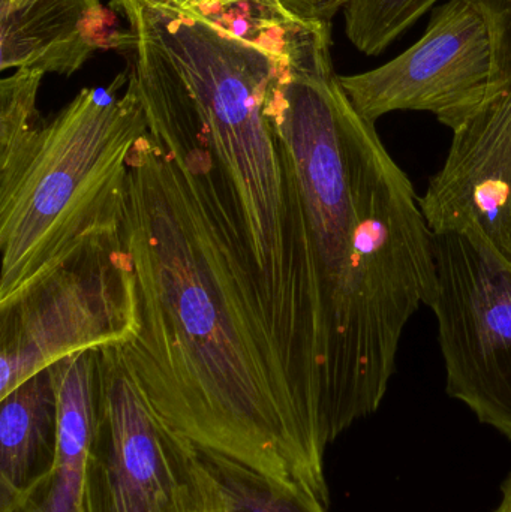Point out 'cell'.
I'll return each instance as SVG.
<instances>
[{
    "instance_id": "1",
    "label": "cell",
    "mask_w": 511,
    "mask_h": 512,
    "mask_svg": "<svg viewBox=\"0 0 511 512\" xmlns=\"http://www.w3.org/2000/svg\"><path fill=\"white\" fill-rule=\"evenodd\" d=\"M147 132L128 158L120 236L137 333L119 346L150 405L207 453L308 487L323 447L276 339L224 171L182 74H137Z\"/></svg>"
},
{
    "instance_id": "2",
    "label": "cell",
    "mask_w": 511,
    "mask_h": 512,
    "mask_svg": "<svg viewBox=\"0 0 511 512\" xmlns=\"http://www.w3.org/2000/svg\"><path fill=\"white\" fill-rule=\"evenodd\" d=\"M44 72L0 81V309L120 230L128 158L147 132L134 71L83 89L51 120Z\"/></svg>"
},
{
    "instance_id": "3",
    "label": "cell",
    "mask_w": 511,
    "mask_h": 512,
    "mask_svg": "<svg viewBox=\"0 0 511 512\" xmlns=\"http://www.w3.org/2000/svg\"><path fill=\"white\" fill-rule=\"evenodd\" d=\"M437 283L435 234L413 183L384 147L366 188L356 261L327 321V444L380 408L402 333L420 306H432Z\"/></svg>"
},
{
    "instance_id": "4",
    "label": "cell",
    "mask_w": 511,
    "mask_h": 512,
    "mask_svg": "<svg viewBox=\"0 0 511 512\" xmlns=\"http://www.w3.org/2000/svg\"><path fill=\"white\" fill-rule=\"evenodd\" d=\"M98 351V403L81 512H225L203 451L153 409L119 346Z\"/></svg>"
},
{
    "instance_id": "5",
    "label": "cell",
    "mask_w": 511,
    "mask_h": 512,
    "mask_svg": "<svg viewBox=\"0 0 511 512\" xmlns=\"http://www.w3.org/2000/svg\"><path fill=\"white\" fill-rule=\"evenodd\" d=\"M137 324L134 267L119 230L0 309V399L62 358L123 345Z\"/></svg>"
},
{
    "instance_id": "6",
    "label": "cell",
    "mask_w": 511,
    "mask_h": 512,
    "mask_svg": "<svg viewBox=\"0 0 511 512\" xmlns=\"http://www.w3.org/2000/svg\"><path fill=\"white\" fill-rule=\"evenodd\" d=\"M435 262L447 393L511 439V271L459 234H435Z\"/></svg>"
},
{
    "instance_id": "7",
    "label": "cell",
    "mask_w": 511,
    "mask_h": 512,
    "mask_svg": "<svg viewBox=\"0 0 511 512\" xmlns=\"http://www.w3.org/2000/svg\"><path fill=\"white\" fill-rule=\"evenodd\" d=\"M491 75V41L473 0L437 5L422 38L390 62L339 75L357 113L371 123L393 111H428L453 132L482 107Z\"/></svg>"
},
{
    "instance_id": "8",
    "label": "cell",
    "mask_w": 511,
    "mask_h": 512,
    "mask_svg": "<svg viewBox=\"0 0 511 512\" xmlns=\"http://www.w3.org/2000/svg\"><path fill=\"white\" fill-rule=\"evenodd\" d=\"M434 234H459L511 271V107L483 104L453 132L420 197Z\"/></svg>"
},
{
    "instance_id": "9",
    "label": "cell",
    "mask_w": 511,
    "mask_h": 512,
    "mask_svg": "<svg viewBox=\"0 0 511 512\" xmlns=\"http://www.w3.org/2000/svg\"><path fill=\"white\" fill-rule=\"evenodd\" d=\"M110 24L101 0H0V69L75 74L99 48L129 45Z\"/></svg>"
},
{
    "instance_id": "10",
    "label": "cell",
    "mask_w": 511,
    "mask_h": 512,
    "mask_svg": "<svg viewBox=\"0 0 511 512\" xmlns=\"http://www.w3.org/2000/svg\"><path fill=\"white\" fill-rule=\"evenodd\" d=\"M57 396V450L50 471L0 512H81L99 390V351L48 367Z\"/></svg>"
},
{
    "instance_id": "11",
    "label": "cell",
    "mask_w": 511,
    "mask_h": 512,
    "mask_svg": "<svg viewBox=\"0 0 511 512\" xmlns=\"http://www.w3.org/2000/svg\"><path fill=\"white\" fill-rule=\"evenodd\" d=\"M56 450V388L45 369L0 399V510L50 471Z\"/></svg>"
},
{
    "instance_id": "12",
    "label": "cell",
    "mask_w": 511,
    "mask_h": 512,
    "mask_svg": "<svg viewBox=\"0 0 511 512\" xmlns=\"http://www.w3.org/2000/svg\"><path fill=\"white\" fill-rule=\"evenodd\" d=\"M203 459L218 483L225 512H327V505L299 481L264 474L221 454L203 451Z\"/></svg>"
},
{
    "instance_id": "13",
    "label": "cell",
    "mask_w": 511,
    "mask_h": 512,
    "mask_svg": "<svg viewBox=\"0 0 511 512\" xmlns=\"http://www.w3.org/2000/svg\"><path fill=\"white\" fill-rule=\"evenodd\" d=\"M441 0H351L344 9L351 44L368 54L383 53Z\"/></svg>"
},
{
    "instance_id": "14",
    "label": "cell",
    "mask_w": 511,
    "mask_h": 512,
    "mask_svg": "<svg viewBox=\"0 0 511 512\" xmlns=\"http://www.w3.org/2000/svg\"><path fill=\"white\" fill-rule=\"evenodd\" d=\"M351 0H281L293 17L308 23L330 24L335 15Z\"/></svg>"
},
{
    "instance_id": "15",
    "label": "cell",
    "mask_w": 511,
    "mask_h": 512,
    "mask_svg": "<svg viewBox=\"0 0 511 512\" xmlns=\"http://www.w3.org/2000/svg\"><path fill=\"white\" fill-rule=\"evenodd\" d=\"M120 2V0H113ZM141 2L149 3V5L162 6L167 9H185L191 0H141Z\"/></svg>"
},
{
    "instance_id": "16",
    "label": "cell",
    "mask_w": 511,
    "mask_h": 512,
    "mask_svg": "<svg viewBox=\"0 0 511 512\" xmlns=\"http://www.w3.org/2000/svg\"><path fill=\"white\" fill-rule=\"evenodd\" d=\"M495 512H511V477L507 478L503 486V496Z\"/></svg>"
},
{
    "instance_id": "17",
    "label": "cell",
    "mask_w": 511,
    "mask_h": 512,
    "mask_svg": "<svg viewBox=\"0 0 511 512\" xmlns=\"http://www.w3.org/2000/svg\"><path fill=\"white\" fill-rule=\"evenodd\" d=\"M222 2H234V0H191V3H189L188 8H191V6L198 5V3H222ZM186 8V9H188Z\"/></svg>"
},
{
    "instance_id": "18",
    "label": "cell",
    "mask_w": 511,
    "mask_h": 512,
    "mask_svg": "<svg viewBox=\"0 0 511 512\" xmlns=\"http://www.w3.org/2000/svg\"><path fill=\"white\" fill-rule=\"evenodd\" d=\"M189 3H191V2H189Z\"/></svg>"
}]
</instances>
